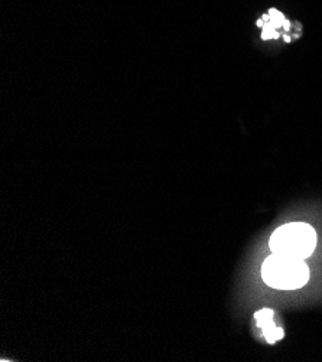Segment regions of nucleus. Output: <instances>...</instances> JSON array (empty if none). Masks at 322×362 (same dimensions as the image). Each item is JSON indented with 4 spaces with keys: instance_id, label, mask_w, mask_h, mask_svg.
<instances>
[{
    "instance_id": "obj_2",
    "label": "nucleus",
    "mask_w": 322,
    "mask_h": 362,
    "mask_svg": "<svg viewBox=\"0 0 322 362\" xmlns=\"http://www.w3.org/2000/svg\"><path fill=\"white\" fill-rule=\"evenodd\" d=\"M309 267L305 260L273 255L262 266L263 281L277 291H297L309 280Z\"/></svg>"
},
{
    "instance_id": "obj_4",
    "label": "nucleus",
    "mask_w": 322,
    "mask_h": 362,
    "mask_svg": "<svg viewBox=\"0 0 322 362\" xmlns=\"http://www.w3.org/2000/svg\"><path fill=\"white\" fill-rule=\"evenodd\" d=\"M275 312L270 309H263L255 313V319L258 322V327L262 329L266 341L269 344H275L283 338V329L277 328L273 320Z\"/></svg>"
},
{
    "instance_id": "obj_3",
    "label": "nucleus",
    "mask_w": 322,
    "mask_h": 362,
    "mask_svg": "<svg viewBox=\"0 0 322 362\" xmlns=\"http://www.w3.org/2000/svg\"><path fill=\"white\" fill-rule=\"evenodd\" d=\"M299 23H292L288 18H286L280 11L272 8L266 13L260 16L258 21V26L262 29V38L265 41L269 40H277L283 36L284 41H291L289 36H295L299 38L298 35L292 33L294 28H297Z\"/></svg>"
},
{
    "instance_id": "obj_1",
    "label": "nucleus",
    "mask_w": 322,
    "mask_h": 362,
    "mask_svg": "<svg viewBox=\"0 0 322 362\" xmlns=\"http://www.w3.org/2000/svg\"><path fill=\"white\" fill-rule=\"evenodd\" d=\"M273 255L306 260L316 247V233L306 223H289L279 227L269 241Z\"/></svg>"
}]
</instances>
